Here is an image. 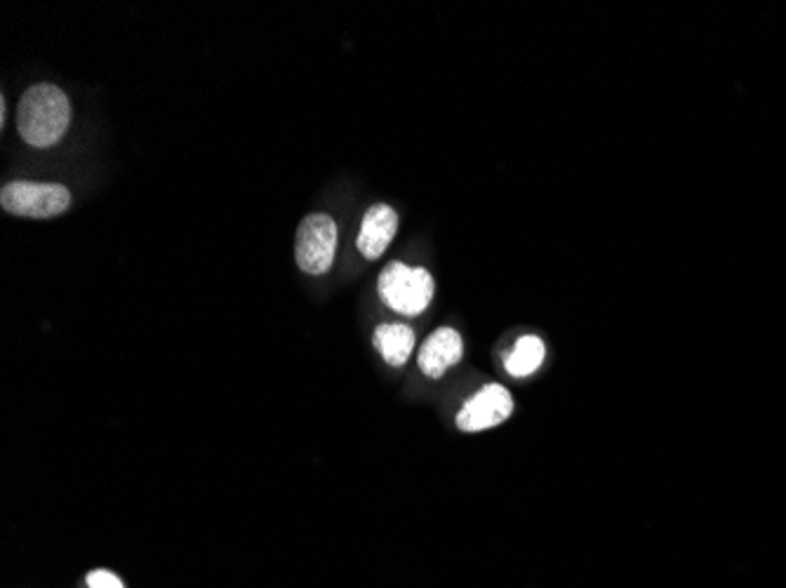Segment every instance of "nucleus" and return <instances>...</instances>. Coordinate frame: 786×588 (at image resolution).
<instances>
[{
    "instance_id": "obj_7",
    "label": "nucleus",
    "mask_w": 786,
    "mask_h": 588,
    "mask_svg": "<svg viewBox=\"0 0 786 588\" xmlns=\"http://www.w3.org/2000/svg\"><path fill=\"white\" fill-rule=\"evenodd\" d=\"M399 231V214L389 205H372L361 224L359 233V250L365 260H380L384 250L396 239Z\"/></svg>"
},
{
    "instance_id": "obj_8",
    "label": "nucleus",
    "mask_w": 786,
    "mask_h": 588,
    "mask_svg": "<svg viewBox=\"0 0 786 588\" xmlns=\"http://www.w3.org/2000/svg\"><path fill=\"white\" fill-rule=\"evenodd\" d=\"M375 346L389 365L401 367L415 351V332L403 323L380 325L375 332Z\"/></svg>"
},
{
    "instance_id": "obj_5",
    "label": "nucleus",
    "mask_w": 786,
    "mask_h": 588,
    "mask_svg": "<svg viewBox=\"0 0 786 588\" xmlns=\"http://www.w3.org/2000/svg\"><path fill=\"white\" fill-rule=\"evenodd\" d=\"M514 415V398L500 384L483 386L476 396H471L457 412V428L464 434L495 428Z\"/></svg>"
},
{
    "instance_id": "obj_10",
    "label": "nucleus",
    "mask_w": 786,
    "mask_h": 588,
    "mask_svg": "<svg viewBox=\"0 0 786 588\" xmlns=\"http://www.w3.org/2000/svg\"><path fill=\"white\" fill-rule=\"evenodd\" d=\"M85 586L88 588H125V581L118 577L113 570L107 567H97L85 575Z\"/></svg>"
},
{
    "instance_id": "obj_4",
    "label": "nucleus",
    "mask_w": 786,
    "mask_h": 588,
    "mask_svg": "<svg viewBox=\"0 0 786 588\" xmlns=\"http://www.w3.org/2000/svg\"><path fill=\"white\" fill-rule=\"evenodd\" d=\"M337 254V224L323 212L309 214L294 235V260L309 276H323Z\"/></svg>"
},
{
    "instance_id": "obj_6",
    "label": "nucleus",
    "mask_w": 786,
    "mask_h": 588,
    "mask_svg": "<svg viewBox=\"0 0 786 588\" xmlns=\"http://www.w3.org/2000/svg\"><path fill=\"white\" fill-rule=\"evenodd\" d=\"M464 342L457 330L441 327L431 335L420 351V369L431 379H441L450 367L462 361Z\"/></svg>"
},
{
    "instance_id": "obj_2",
    "label": "nucleus",
    "mask_w": 786,
    "mask_h": 588,
    "mask_svg": "<svg viewBox=\"0 0 786 588\" xmlns=\"http://www.w3.org/2000/svg\"><path fill=\"white\" fill-rule=\"evenodd\" d=\"M382 302L403 316H420L434 300V278L422 266H405L401 262L389 264L380 276Z\"/></svg>"
},
{
    "instance_id": "obj_9",
    "label": "nucleus",
    "mask_w": 786,
    "mask_h": 588,
    "mask_svg": "<svg viewBox=\"0 0 786 588\" xmlns=\"http://www.w3.org/2000/svg\"><path fill=\"white\" fill-rule=\"evenodd\" d=\"M544 356H546L544 342L535 335H527V337H521L518 344L514 346V351L508 353L504 367L511 377L523 379V377L535 375V372L544 363Z\"/></svg>"
},
{
    "instance_id": "obj_3",
    "label": "nucleus",
    "mask_w": 786,
    "mask_h": 588,
    "mask_svg": "<svg viewBox=\"0 0 786 588\" xmlns=\"http://www.w3.org/2000/svg\"><path fill=\"white\" fill-rule=\"evenodd\" d=\"M0 205L14 217L52 220L71 205V191L62 184L10 182L0 191Z\"/></svg>"
},
{
    "instance_id": "obj_1",
    "label": "nucleus",
    "mask_w": 786,
    "mask_h": 588,
    "mask_svg": "<svg viewBox=\"0 0 786 588\" xmlns=\"http://www.w3.org/2000/svg\"><path fill=\"white\" fill-rule=\"evenodd\" d=\"M71 123V102L57 85L29 88L17 107V130L31 146L48 149L62 140Z\"/></svg>"
}]
</instances>
